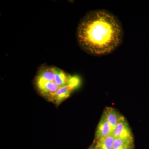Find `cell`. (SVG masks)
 <instances>
[{"label":"cell","instance_id":"obj_3","mask_svg":"<svg viewBox=\"0 0 149 149\" xmlns=\"http://www.w3.org/2000/svg\"><path fill=\"white\" fill-rule=\"evenodd\" d=\"M113 134L115 138H119L133 141V136L128 123L122 116L113 130Z\"/></svg>","mask_w":149,"mask_h":149},{"label":"cell","instance_id":"obj_6","mask_svg":"<svg viewBox=\"0 0 149 149\" xmlns=\"http://www.w3.org/2000/svg\"><path fill=\"white\" fill-rule=\"evenodd\" d=\"M73 91L69 85L61 88L56 93L53 102L57 104H60L68 98Z\"/></svg>","mask_w":149,"mask_h":149},{"label":"cell","instance_id":"obj_8","mask_svg":"<svg viewBox=\"0 0 149 149\" xmlns=\"http://www.w3.org/2000/svg\"><path fill=\"white\" fill-rule=\"evenodd\" d=\"M133 141L116 138L113 145L112 149H126L132 148Z\"/></svg>","mask_w":149,"mask_h":149},{"label":"cell","instance_id":"obj_4","mask_svg":"<svg viewBox=\"0 0 149 149\" xmlns=\"http://www.w3.org/2000/svg\"><path fill=\"white\" fill-rule=\"evenodd\" d=\"M112 133L110 125L107 120L104 113L102 116L96 132V138L97 139L109 136Z\"/></svg>","mask_w":149,"mask_h":149},{"label":"cell","instance_id":"obj_7","mask_svg":"<svg viewBox=\"0 0 149 149\" xmlns=\"http://www.w3.org/2000/svg\"><path fill=\"white\" fill-rule=\"evenodd\" d=\"M115 138L111 133L109 136L97 139L96 149H112L113 145Z\"/></svg>","mask_w":149,"mask_h":149},{"label":"cell","instance_id":"obj_5","mask_svg":"<svg viewBox=\"0 0 149 149\" xmlns=\"http://www.w3.org/2000/svg\"><path fill=\"white\" fill-rule=\"evenodd\" d=\"M104 113L106 116L107 120L110 125L113 133L117 125L121 115L115 109L110 107L106 108Z\"/></svg>","mask_w":149,"mask_h":149},{"label":"cell","instance_id":"obj_9","mask_svg":"<svg viewBox=\"0 0 149 149\" xmlns=\"http://www.w3.org/2000/svg\"><path fill=\"white\" fill-rule=\"evenodd\" d=\"M126 149H132V148H128Z\"/></svg>","mask_w":149,"mask_h":149},{"label":"cell","instance_id":"obj_1","mask_svg":"<svg viewBox=\"0 0 149 149\" xmlns=\"http://www.w3.org/2000/svg\"><path fill=\"white\" fill-rule=\"evenodd\" d=\"M77 40L81 47L91 54L102 56L113 52L122 41L121 25L111 13L97 10L86 15L78 25Z\"/></svg>","mask_w":149,"mask_h":149},{"label":"cell","instance_id":"obj_2","mask_svg":"<svg viewBox=\"0 0 149 149\" xmlns=\"http://www.w3.org/2000/svg\"><path fill=\"white\" fill-rule=\"evenodd\" d=\"M35 85L38 92L45 98L52 102L54 101L56 93L61 88L59 87L54 80L47 81L35 78Z\"/></svg>","mask_w":149,"mask_h":149}]
</instances>
